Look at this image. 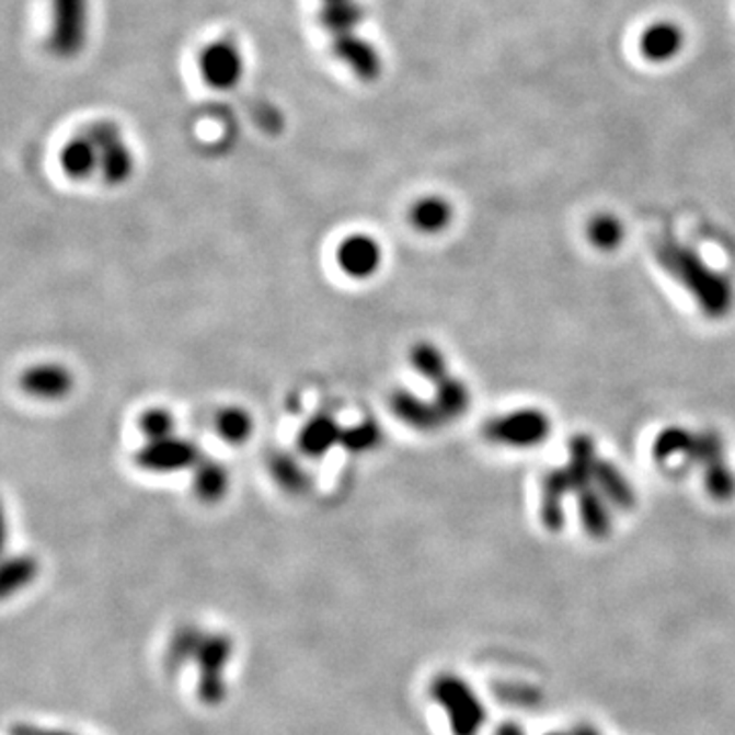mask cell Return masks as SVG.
<instances>
[{
	"mask_svg": "<svg viewBox=\"0 0 735 735\" xmlns=\"http://www.w3.org/2000/svg\"><path fill=\"white\" fill-rule=\"evenodd\" d=\"M437 703L450 717L451 734L479 735L486 723V711L481 697L460 676H439L434 685Z\"/></svg>",
	"mask_w": 735,
	"mask_h": 735,
	"instance_id": "6da1fadb",
	"label": "cell"
},
{
	"mask_svg": "<svg viewBox=\"0 0 735 735\" xmlns=\"http://www.w3.org/2000/svg\"><path fill=\"white\" fill-rule=\"evenodd\" d=\"M54 25L49 49L58 58H76L89 35V0H51Z\"/></svg>",
	"mask_w": 735,
	"mask_h": 735,
	"instance_id": "7a4b0ae2",
	"label": "cell"
},
{
	"mask_svg": "<svg viewBox=\"0 0 735 735\" xmlns=\"http://www.w3.org/2000/svg\"><path fill=\"white\" fill-rule=\"evenodd\" d=\"M84 136L99 150V168L108 184H123L134 174V153L125 146L119 127L111 120H99L87 127Z\"/></svg>",
	"mask_w": 735,
	"mask_h": 735,
	"instance_id": "3957f363",
	"label": "cell"
},
{
	"mask_svg": "<svg viewBox=\"0 0 735 735\" xmlns=\"http://www.w3.org/2000/svg\"><path fill=\"white\" fill-rule=\"evenodd\" d=\"M200 74L217 91H229L238 87L243 76V58L238 44L226 37L205 47V51L200 54Z\"/></svg>",
	"mask_w": 735,
	"mask_h": 735,
	"instance_id": "277c9868",
	"label": "cell"
},
{
	"mask_svg": "<svg viewBox=\"0 0 735 735\" xmlns=\"http://www.w3.org/2000/svg\"><path fill=\"white\" fill-rule=\"evenodd\" d=\"M200 451L193 441L179 436L153 439L137 453V462L150 472H176L196 464Z\"/></svg>",
	"mask_w": 735,
	"mask_h": 735,
	"instance_id": "5b68a950",
	"label": "cell"
},
{
	"mask_svg": "<svg viewBox=\"0 0 735 735\" xmlns=\"http://www.w3.org/2000/svg\"><path fill=\"white\" fill-rule=\"evenodd\" d=\"M335 262L345 276L354 280H368L382 266V248L375 238L356 233L337 245Z\"/></svg>",
	"mask_w": 735,
	"mask_h": 735,
	"instance_id": "8992f818",
	"label": "cell"
},
{
	"mask_svg": "<svg viewBox=\"0 0 735 735\" xmlns=\"http://www.w3.org/2000/svg\"><path fill=\"white\" fill-rule=\"evenodd\" d=\"M331 51L335 54L337 60L344 61L354 74L366 82H372L382 72V60L378 49L368 44L356 31L333 35Z\"/></svg>",
	"mask_w": 735,
	"mask_h": 735,
	"instance_id": "52a82bcc",
	"label": "cell"
},
{
	"mask_svg": "<svg viewBox=\"0 0 735 735\" xmlns=\"http://www.w3.org/2000/svg\"><path fill=\"white\" fill-rule=\"evenodd\" d=\"M687 46V33L675 21L650 23L640 37V51L652 64L676 60Z\"/></svg>",
	"mask_w": 735,
	"mask_h": 735,
	"instance_id": "ba28073f",
	"label": "cell"
},
{
	"mask_svg": "<svg viewBox=\"0 0 735 735\" xmlns=\"http://www.w3.org/2000/svg\"><path fill=\"white\" fill-rule=\"evenodd\" d=\"M25 392L44 401H60L74 387V376L61 364L31 366L21 378Z\"/></svg>",
	"mask_w": 735,
	"mask_h": 735,
	"instance_id": "9c48e42d",
	"label": "cell"
},
{
	"mask_svg": "<svg viewBox=\"0 0 735 735\" xmlns=\"http://www.w3.org/2000/svg\"><path fill=\"white\" fill-rule=\"evenodd\" d=\"M99 150L89 137L78 136L70 139L60 153V165L64 174L72 181H84L99 168Z\"/></svg>",
	"mask_w": 735,
	"mask_h": 735,
	"instance_id": "30bf717a",
	"label": "cell"
},
{
	"mask_svg": "<svg viewBox=\"0 0 735 735\" xmlns=\"http://www.w3.org/2000/svg\"><path fill=\"white\" fill-rule=\"evenodd\" d=\"M409 219H411V226L421 233H439L450 226L453 209L450 203L441 196H425L413 205Z\"/></svg>",
	"mask_w": 735,
	"mask_h": 735,
	"instance_id": "8fae6325",
	"label": "cell"
},
{
	"mask_svg": "<svg viewBox=\"0 0 735 735\" xmlns=\"http://www.w3.org/2000/svg\"><path fill=\"white\" fill-rule=\"evenodd\" d=\"M364 16H366V9L360 0L331 2V4H323L319 11V21L331 37L356 31V27L364 21Z\"/></svg>",
	"mask_w": 735,
	"mask_h": 735,
	"instance_id": "7c38bea8",
	"label": "cell"
},
{
	"mask_svg": "<svg viewBox=\"0 0 735 735\" xmlns=\"http://www.w3.org/2000/svg\"><path fill=\"white\" fill-rule=\"evenodd\" d=\"M193 486H195L196 495L205 501H217L226 495L227 486H229V474H227L223 464H219L217 460H209L207 456H200L193 466Z\"/></svg>",
	"mask_w": 735,
	"mask_h": 735,
	"instance_id": "4fadbf2b",
	"label": "cell"
},
{
	"mask_svg": "<svg viewBox=\"0 0 735 735\" xmlns=\"http://www.w3.org/2000/svg\"><path fill=\"white\" fill-rule=\"evenodd\" d=\"M342 434L344 429H340L335 421L321 415L302 427L299 436L300 448L309 456H321L330 451L337 441H342Z\"/></svg>",
	"mask_w": 735,
	"mask_h": 735,
	"instance_id": "5bb4252c",
	"label": "cell"
},
{
	"mask_svg": "<svg viewBox=\"0 0 735 735\" xmlns=\"http://www.w3.org/2000/svg\"><path fill=\"white\" fill-rule=\"evenodd\" d=\"M217 432L219 436L226 439L227 444H245L252 432H254V421L252 415L241 409V406H227L217 415Z\"/></svg>",
	"mask_w": 735,
	"mask_h": 735,
	"instance_id": "9a60e30c",
	"label": "cell"
},
{
	"mask_svg": "<svg viewBox=\"0 0 735 735\" xmlns=\"http://www.w3.org/2000/svg\"><path fill=\"white\" fill-rule=\"evenodd\" d=\"M139 429L148 441L165 439V437L176 436V420L165 409H150L141 415Z\"/></svg>",
	"mask_w": 735,
	"mask_h": 735,
	"instance_id": "2e32d148",
	"label": "cell"
},
{
	"mask_svg": "<svg viewBox=\"0 0 735 735\" xmlns=\"http://www.w3.org/2000/svg\"><path fill=\"white\" fill-rule=\"evenodd\" d=\"M413 366L420 370L421 375L427 376V378H437V380H444L446 378V361H444V356L439 354V349L434 347V345H417L413 349Z\"/></svg>",
	"mask_w": 735,
	"mask_h": 735,
	"instance_id": "e0dca14e",
	"label": "cell"
},
{
	"mask_svg": "<svg viewBox=\"0 0 735 735\" xmlns=\"http://www.w3.org/2000/svg\"><path fill=\"white\" fill-rule=\"evenodd\" d=\"M590 240L595 241L599 248H616L619 240L623 238V226L617 221L613 215H600L590 223Z\"/></svg>",
	"mask_w": 735,
	"mask_h": 735,
	"instance_id": "ac0fdd59",
	"label": "cell"
},
{
	"mask_svg": "<svg viewBox=\"0 0 735 735\" xmlns=\"http://www.w3.org/2000/svg\"><path fill=\"white\" fill-rule=\"evenodd\" d=\"M378 441V427L375 423H360L356 427L344 429L342 444L354 448L356 451L368 450Z\"/></svg>",
	"mask_w": 735,
	"mask_h": 735,
	"instance_id": "d6986e66",
	"label": "cell"
},
{
	"mask_svg": "<svg viewBox=\"0 0 735 735\" xmlns=\"http://www.w3.org/2000/svg\"><path fill=\"white\" fill-rule=\"evenodd\" d=\"M495 735H527L526 727L515 723V721H507L503 725H498Z\"/></svg>",
	"mask_w": 735,
	"mask_h": 735,
	"instance_id": "ffe728a7",
	"label": "cell"
},
{
	"mask_svg": "<svg viewBox=\"0 0 735 735\" xmlns=\"http://www.w3.org/2000/svg\"><path fill=\"white\" fill-rule=\"evenodd\" d=\"M569 735H602L593 723H576Z\"/></svg>",
	"mask_w": 735,
	"mask_h": 735,
	"instance_id": "44dd1931",
	"label": "cell"
},
{
	"mask_svg": "<svg viewBox=\"0 0 735 735\" xmlns=\"http://www.w3.org/2000/svg\"><path fill=\"white\" fill-rule=\"evenodd\" d=\"M323 4H331V2H344V0H321Z\"/></svg>",
	"mask_w": 735,
	"mask_h": 735,
	"instance_id": "7402d4cb",
	"label": "cell"
},
{
	"mask_svg": "<svg viewBox=\"0 0 735 735\" xmlns=\"http://www.w3.org/2000/svg\"><path fill=\"white\" fill-rule=\"evenodd\" d=\"M543 735H569V734H564V732H548V734Z\"/></svg>",
	"mask_w": 735,
	"mask_h": 735,
	"instance_id": "603a6c76",
	"label": "cell"
}]
</instances>
